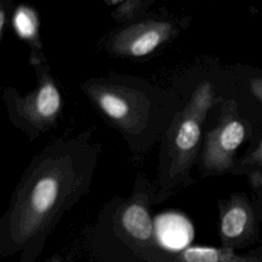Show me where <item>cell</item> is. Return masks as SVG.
Listing matches in <instances>:
<instances>
[{
    "mask_svg": "<svg viewBox=\"0 0 262 262\" xmlns=\"http://www.w3.org/2000/svg\"><path fill=\"white\" fill-rule=\"evenodd\" d=\"M84 173L74 155L50 156L40 162L18 190V202L34 218H42L66 196L78 192Z\"/></svg>",
    "mask_w": 262,
    "mask_h": 262,
    "instance_id": "1",
    "label": "cell"
},
{
    "mask_svg": "<svg viewBox=\"0 0 262 262\" xmlns=\"http://www.w3.org/2000/svg\"><path fill=\"white\" fill-rule=\"evenodd\" d=\"M212 85L209 82L200 84L181 114L172 139V176L189 169L196 152L201 138L202 125L213 102Z\"/></svg>",
    "mask_w": 262,
    "mask_h": 262,
    "instance_id": "2",
    "label": "cell"
},
{
    "mask_svg": "<svg viewBox=\"0 0 262 262\" xmlns=\"http://www.w3.org/2000/svg\"><path fill=\"white\" fill-rule=\"evenodd\" d=\"M87 92L98 107L125 130H135L145 122L146 104L138 92L107 84L90 85Z\"/></svg>",
    "mask_w": 262,
    "mask_h": 262,
    "instance_id": "3",
    "label": "cell"
},
{
    "mask_svg": "<svg viewBox=\"0 0 262 262\" xmlns=\"http://www.w3.org/2000/svg\"><path fill=\"white\" fill-rule=\"evenodd\" d=\"M174 32L168 21L143 20L119 31L110 41L111 49L120 55L141 57L167 41Z\"/></svg>",
    "mask_w": 262,
    "mask_h": 262,
    "instance_id": "4",
    "label": "cell"
},
{
    "mask_svg": "<svg viewBox=\"0 0 262 262\" xmlns=\"http://www.w3.org/2000/svg\"><path fill=\"white\" fill-rule=\"evenodd\" d=\"M246 129L236 119H225L207 134L202 163L210 172H221L232 165L234 151L244 141Z\"/></svg>",
    "mask_w": 262,
    "mask_h": 262,
    "instance_id": "5",
    "label": "cell"
},
{
    "mask_svg": "<svg viewBox=\"0 0 262 262\" xmlns=\"http://www.w3.org/2000/svg\"><path fill=\"white\" fill-rule=\"evenodd\" d=\"M60 106L59 91L48 75H42L35 90L23 98L15 99L17 115L39 130H43L56 120Z\"/></svg>",
    "mask_w": 262,
    "mask_h": 262,
    "instance_id": "6",
    "label": "cell"
},
{
    "mask_svg": "<svg viewBox=\"0 0 262 262\" xmlns=\"http://www.w3.org/2000/svg\"><path fill=\"white\" fill-rule=\"evenodd\" d=\"M155 230L161 245L173 251L185 248L193 236L190 222L177 213L160 215L156 220Z\"/></svg>",
    "mask_w": 262,
    "mask_h": 262,
    "instance_id": "7",
    "label": "cell"
},
{
    "mask_svg": "<svg viewBox=\"0 0 262 262\" xmlns=\"http://www.w3.org/2000/svg\"><path fill=\"white\" fill-rule=\"evenodd\" d=\"M252 225L249 207L242 202L230 204L221 219V232L228 239H237L247 234Z\"/></svg>",
    "mask_w": 262,
    "mask_h": 262,
    "instance_id": "8",
    "label": "cell"
},
{
    "mask_svg": "<svg viewBox=\"0 0 262 262\" xmlns=\"http://www.w3.org/2000/svg\"><path fill=\"white\" fill-rule=\"evenodd\" d=\"M122 223L124 228L138 239H147L152 234V221L145 207L140 204H131L125 209Z\"/></svg>",
    "mask_w": 262,
    "mask_h": 262,
    "instance_id": "9",
    "label": "cell"
},
{
    "mask_svg": "<svg viewBox=\"0 0 262 262\" xmlns=\"http://www.w3.org/2000/svg\"><path fill=\"white\" fill-rule=\"evenodd\" d=\"M12 23H13V27L16 34L20 38L33 44H37L39 46V43H38L39 20L34 9L25 5L18 6L14 11Z\"/></svg>",
    "mask_w": 262,
    "mask_h": 262,
    "instance_id": "10",
    "label": "cell"
},
{
    "mask_svg": "<svg viewBox=\"0 0 262 262\" xmlns=\"http://www.w3.org/2000/svg\"><path fill=\"white\" fill-rule=\"evenodd\" d=\"M184 259L186 262H219L220 253L214 248H189L184 253Z\"/></svg>",
    "mask_w": 262,
    "mask_h": 262,
    "instance_id": "11",
    "label": "cell"
},
{
    "mask_svg": "<svg viewBox=\"0 0 262 262\" xmlns=\"http://www.w3.org/2000/svg\"><path fill=\"white\" fill-rule=\"evenodd\" d=\"M148 5L146 1H140V0H128V1H122L121 4H119L115 11L113 12V15L115 18L124 20L132 17L135 13H137L143 6Z\"/></svg>",
    "mask_w": 262,
    "mask_h": 262,
    "instance_id": "12",
    "label": "cell"
},
{
    "mask_svg": "<svg viewBox=\"0 0 262 262\" xmlns=\"http://www.w3.org/2000/svg\"><path fill=\"white\" fill-rule=\"evenodd\" d=\"M251 89H252V92L260 100H262V79H260V78L253 79L251 81Z\"/></svg>",
    "mask_w": 262,
    "mask_h": 262,
    "instance_id": "13",
    "label": "cell"
},
{
    "mask_svg": "<svg viewBox=\"0 0 262 262\" xmlns=\"http://www.w3.org/2000/svg\"><path fill=\"white\" fill-rule=\"evenodd\" d=\"M251 161L255 163H260L262 162V141L259 145V147L254 151V154L251 157Z\"/></svg>",
    "mask_w": 262,
    "mask_h": 262,
    "instance_id": "14",
    "label": "cell"
},
{
    "mask_svg": "<svg viewBox=\"0 0 262 262\" xmlns=\"http://www.w3.org/2000/svg\"><path fill=\"white\" fill-rule=\"evenodd\" d=\"M5 24H6V14H5V10L2 7L0 10V37L2 38L3 33H4V28H5Z\"/></svg>",
    "mask_w": 262,
    "mask_h": 262,
    "instance_id": "15",
    "label": "cell"
}]
</instances>
